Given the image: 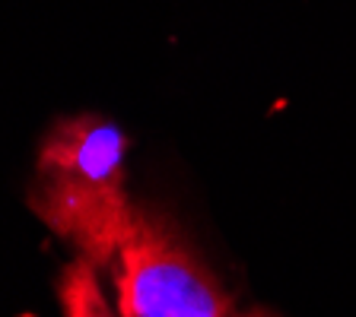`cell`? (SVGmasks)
<instances>
[{"label":"cell","instance_id":"4","mask_svg":"<svg viewBox=\"0 0 356 317\" xmlns=\"http://www.w3.org/2000/svg\"><path fill=\"white\" fill-rule=\"evenodd\" d=\"M232 317H274V314L264 308H254V311H248V314H232Z\"/></svg>","mask_w":356,"mask_h":317},{"label":"cell","instance_id":"2","mask_svg":"<svg viewBox=\"0 0 356 317\" xmlns=\"http://www.w3.org/2000/svg\"><path fill=\"white\" fill-rule=\"evenodd\" d=\"M118 317H232V298L169 216L134 207L115 254Z\"/></svg>","mask_w":356,"mask_h":317},{"label":"cell","instance_id":"1","mask_svg":"<svg viewBox=\"0 0 356 317\" xmlns=\"http://www.w3.org/2000/svg\"><path fill=\"white\" fill-rule=\"evenodd\" d=\"M127 137L111 118L76 114L44 133L29 209L92 266H111L134 203L124 187Z\"/></svg>","mask_w":356,"mask_h":317},{"label":"cell","instance_id":"3","mask_svg":"<svg viewBox=\"0 0 356 317\" xmlns=\"http://www.w3.org/2000/svg\"><path fill=\"white\" fill-rule=\"evenodd\" d=\"M99 266H92L86 257L76 254L58 276V302L64 317H115L99 289Z\"/></svg>","mask_w":356,"mask_h":317}]
</instances>
